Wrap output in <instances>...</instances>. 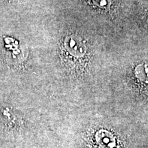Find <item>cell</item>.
<instances>
[{
  "mask_svg": "<svg viewBox=\"0 0 148 148\" xmlns=\"http://www.w3.org/2000/svg\"><path fill=\"white\" fill-rule=\"evenodd\" d=\"M66 49L69 50L71 53L76 56H79L84 54L85 52V46L82 42H77V40H75L73 37L66 39L65 42Z\"/></svg>",
  "mask_w": 148,
  "mask_h": 148,
  "instance_id": "6da1fadb",
  "label": "cell"
},
{
  "mask_svg": "<svg viewBox=\"0 0 148 148\" xmlns=\"http://www.w3.org/2000/svg\"><path fill=\"white\" fill-rule=\"evenodd\" d=\"M135 75L140 81L148 84V66L145 64L138 65L135 69Z\"/></svg>",
  "mask_w": 148,
  "mask_h": 148,
  "instance_id": "7a4b0ae2",
  "label": "cell"
}]
</instances>
